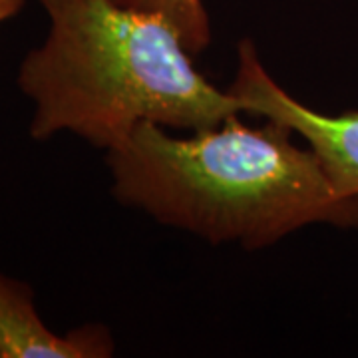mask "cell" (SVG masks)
<instances>
[{
	"mask_svg": "<svg viewBox=\"0 0 358 358\" xmlns=\"http://www.w3.org/2000/svg\"><path fill=\"white\" fill-rule=\"evenodd\" d=\"M38 2L48 34L16 74L34 106L30 138L70 131L110 152L145 122L201 131L243 112L195 68L166 14L115 0Z\"/></svg>",
	"mask_w": 358,
	"mask_h": 358,
	"instance_id": "6da1fadb",
	"label": "cell"
},
{
	"mask_svg": "<svg viewBox=\"0 0 358 358\" xmlns=\"http://www.w3.org/2000/svg\"><path fill=\"white\" fill-rule=\"evenodd\" d=\"M114 338L102 324L66 334L50 331L36 310L34 289L0 273V358H108Z\"/></svg>",
	"mask_w": 358,
	"mask_h": 358,
	"instance_id": "277c9868",
	"label": "cell"
},
{
	"mask_svg": "<svg viewBox=\"0 0 358 358\" xmlns=\"http://www.w3.org/2000/svg\"><path fill=\"white\" fill-rule=\"evenodd\" d=\"M293 134L275 120L253 128L235 115L173 138L145 122L108 152L112 193L166 225L247 249L315 223L358 227V197L338 193L319 155Z\"/></svg>",
	"mask_w": 358,
	"mask_h": 358,
	"instance_id": "7a4b0ae2",
	"label": "cell"
},
{
	"mask_svg": "<svg viewBox=\"0 0 358 358\" xmlns=\"http://www.w3.org/2000/svg\"><path fill=\"white\" fill-rule=\"evenodd\" d=\"M28 0H0V24L14 18L16 14L24 8Z\"/></svg>",
	"mask_w": 358,
	"mask_h": 358,
	"instance_id": "8992f818",
	"label": "cell"
},
{
	"mask_svg": "<svg viewBox=\"0 0 358 358\" xmlns=\"http://www.w3.org/2000/svg\"><path fill=\"white\" fill-rule=\"evenodd\" d=\"M124 6L166 14L178 26L192 54L203 52L211 42L209 18L201 0H115Z\"/></svg>",
	"mask_w": 358,
	"mask_h": 358,
	"instance_id": "5b68a950",
	"label": "cell"
},
{
	"mask_svg": "<svg viewBox=\"0 0 358 358\" xmlns=\"http://www.w3.org/2000/svg\"><path fill=\"white\" fill-rule=\"evenodd\" d=\"M239 64L229 94L243 112L281 122L319 155L333 185L346 197H358V110L320 114L294 100L268 76L251 40L237 48Z\"/></svg>",
	"mask_w": 358,
	"mask_h": 358,
	"instance_id": "3957f363",
	"label": "cell"
}]
</instances>
